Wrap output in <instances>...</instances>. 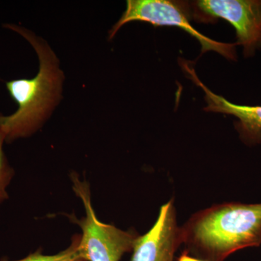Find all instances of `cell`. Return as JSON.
<instances>
[{
  "instance_id": "cell-1",
  "label": "cell",
  "mask_w": 261,
  "mask_h": 261,
  "mask_svg": "<svg viewBox=\"0 0 261 261\" xmlns=\"http://www.w3.org/2000/svg\"><path fill=\"white\" fill-rule=\"evenodd\" d=\"M185 250L204 261L261 245V203L224 202L192 215L181 227Z\"/></svg>"
},
{
  "instance_id": "cell-2",
  "label": "cell",
  "mask_w": 261,
  "mask_h": 261,
  "mask_svg": "<svg viewBox=\"0 0 261 261\" xmlns=\"http://www.w3.org/2000/svg\"><path fill=\"white\" fill-rule=\"evenodd\" d=\"M10 28L21 34L33 46L39 61L37 74L6 84L18 109L9 116H0V132L6 142L29 137L37 132L50 116L61 97L63 73L54 51L47 43L27 29Z\"/></svg>"
},
{
  "instance_id": "cell-3",
  "label": "cell",
  "mask_w": 261,
  "mask_h": 261,
  "mask_svg": "<svg viewBox=\"0 0 261 261\" xmlns=\"http://www.w3.org/2000/svg\"><path fill=\"white\" fill-rule=\"evenodd\" d=\"M71 181L73 191L82 199L86 211L82 219H74L82 230L78 245L80 256L87 261L121 260L124 254L132 252L138 235L101 222L92 207L88 184L75 174Z\"/></svg>"
},
{
  "instance_id": "cell-4",
  "label": "cell",
  "mask_w": 261,
  "mask_h": 261,
  "mask_svg": "<svg viewBox=\"0 0 261 261\" xmlns=\"http://www.w3.org/2000/svg\"><path fill=\"white\" fill-rule=\"evenodd\" d=\"M190 7L181 2L170 0H128L126 8L109 32L113 39L125 24L132 21H142L154 27H174L183 29L195 39L202 47V53L214 51L230 61H236L238 44L217 42L205 37L196 30L191 23Z\"/></svg>"
},
{
  "instance_id": "cell-5",
  "label": "cell",
  "mask_w": 261,
  "mask_h": 261,
  "mask_svg": "<svg viewBox=\"0 0 261 261\" xmlns=\"http://www.w3.org/2000/svg\"><path fill=\"white\" fill-rule=\"evenodd\" d=\"M190 7L195 21L209 23L221 18L231 24L245 58L261 49V0H199Z\"/></svg>"
},
{
  "instance_id": "cell-6",
  "label": "cell",
  "mask_w": 261,
  "mask_h": 261,
  "mask_svg": "<svg viewBox=\"0 0 261 261\" xmlns=\"http://www.w3.org/2000/svg\"><path fill=\"white\" fill-rule=\"evenodd\" d=\"M183 245L173 199L161 206L153 226L136 239L130 261H174Z\"/></svg>"
},
{
  "instance_id": "cell-7",
  "label": "cell",
  "mask_w": 261,
  "mask_h": 261,
  "mask_svg": "<svg viewBox=\"0 0 261 261\" xmlns=\"http://www.w3.org/2000/svg\"><path fill=\"white\" fill-rule=\"evenodd\" d=\"M181 63L184 69L190 75V78L205 92L207 106L204 111L234 116L238 118L235 127L241 140L248 145L261 144V106H241L229 102L224 97L214 93L201 82L195 70L186 62Z\"/></svg>"
},
{
  "instance_id": "cell-8",
  "label": "cell",
  "mask_w": 261,
  "mask_h": 261,
  "mask_svg": "<svg viewBox=\"0 0 261 261\" xmlns=\"http://www.w3.org/2000/svg\"><path fill=\"white\" fill-rule=\"evenodd\" d=\"M80 235H75L68 248L56 255H43L40 251L34 252L24 258L16 260H2L1 261H87L80 256L78 251Z\"/></svg>"
},
{
  "instance_id": "cell-9",
  "label": "cell",
  "mask_w": 261,
  "mask_h": 261,
  "mask_svg": "<svg viewBox=\"0 0 261 261\" xmlns=\"http://www.w3.org/2000/svg\"><path fill=\"white\" fill-rule=\"evenodd\" d=\"M4 142V136L0 132V203L8 198L7 188L9 186L14 174L13 168L8 164L3 152V146Z\"/></svg>"
},
{
  "instance_id": "cell-10",
  "label": "cell",
  "mask_w": 261,
  "mask_h": 261,
  "mask_svg": "<svg viewBox=\"0 0 261 261\" xmlns=\"http://www.w3.org/2000/svg\"><path fill=\"white\" fill-rule=\"evenodd\" d=\"M177 261H204L201 260V259L198 258V257H196L193 256V255H190L188 252L186 251V250H184L183 252H181V255L177 258Z\"/></svg>"
}]
</instances>
